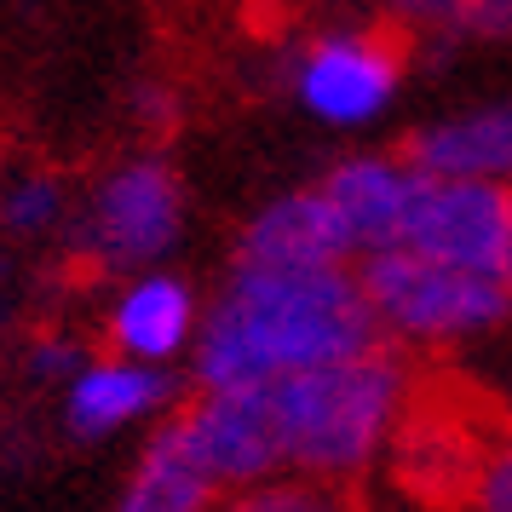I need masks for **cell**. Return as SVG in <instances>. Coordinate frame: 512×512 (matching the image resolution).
Returning a JSON list of instances; mask_svg holds the SVG:
<instances>
[{
	"mask_svg": "<svg viewBox=\"0 0 512 512\" xmlns=\"http://www.w3.org/2000/svg\"><path fill=\"white\" fill-rule=\"evenodd\" d=\"M380 346L357 265H305V271H242L202 305V334L190 351L196 392L271 386L288 374L323 369Z\"/></svg>",
	"mask_w": 512,
	"mask_h": 512,
	"instance_id": "cell-1",
	"label": "cell"
},
{
	"mask_svg": "<svg viewBox=\"0 0 512 512\" xmlns=\"http://www.w3.org/2000/svg\"><path fill=\"white\" fill-rule=\"evenodd\" d=\"M265 409L277 426L282 472L351 489L380 461H392V443L415 409V369L397 346L380 340L357 357L271 380Z\"/></svg>",
	"mask_w": 512,
	"mask_h": 512,
	"instance_id": "cell-2",
	"label": "cell"
},
{
	"mask_svg": "<svg viewBox=\"0 0 512 512\" xmlns=\"http://www.w3.org/2000/svg\"><path fill=\"white\" fill-rule=\"evenodd\" d=\"M357 282L380 340L397 351H443L478 340L512 317V294L495 271H461L443 259L386 248L357 259Z\"/></svg>",
	"mask_w": 512,
	"mask_h": 512,
	"instance_id": "cell-3",
	"label": "cell"
},
{
	"mask_svg": "<svg viewBox=\"0 0 512 512\" xmlns=\"http://www.w3.org/2000/svg\"><path fill=\"white\" fill-rule=\"evenodd\" d=\"M185 236V185L162 156H133L98 179L93 202L75 225V248L98 271L139 277L156 271Z\"/></svg>",
	"mask_w": 512,
	"mask_h": 512,
	"instance_id": "cell-4",
	"label": "cell"
},
{
	"mask_svg": "<svg viewBox=\"0 0 512 512\" xmlns=\"http://www.w3.org/2000/svg\"><path fill=\"white\" fill-rule=\"evenodd\" d=\"M403 87V47L386 29H334L294 58V98L323 127H369Z\"/></svg>",
	"mask_w": 512,
	"mask_h": 512,
	"instance_id": "cell-5",
	"label": "cell"
},
{
	"mask_svg": "<svg viewBox=\"0 0 512 512\" xmlns=\"http://www.w3.org/2000/svg\"><path fill=\"white\" fill-rule=\"evenodd\" d=\"M167 420H173V432L190 449V461L208 472V484L219 495L282 472V449H277L271 409H265V386L196 392V403L173 409Z\"/></svg>",
	"mask_w": 512,
	"mask_h": 512,
	"instance_id": "cell-6",
	"label": "cell"
},
{
	"mask_svg": "<svg viewBox=\"0 0 512 512\" xmlns=\"http://www.w3.org/2000/svg\"><path fill=\"white\" fill-rule=\"evenodd\" d=\"M507 213H512V190L420 173L415 202H409V225H403V248L443 259V265H461V271H495L501 277Z\"/></svg>",
	"mask_w": 512,
	"mask_h": 512,
	"instance_id": "cell-7",
	"label": "cell"
},
{
	"mask_svg": "<svg viewBox=\"0 0 512 512\" xmlns=\"http://www.w3.org/2000/svg\"><path fill=\"white\" fill-rule=\"evenodd\" d=\"M196 334H202V300L185 277H173L162 265L127 277L104 305V346L133 363L173 369L179 357L196 351Z\"/></svg>",
	"mask_w": 512,
	"mask_h": 512,
	"instance_id": "cell-8",
	"label": "cell"
},
{
	"mask_svg": "<svg viewBox=\"0 0 512 512\" xmlns=\"http://www.w3.org/2000/svg\"><path fill=\"white\" fill-rule=\"evenodd\" d=\"M415 185H420V167L409 156H351L317 190L328 196V208L346 231L351 259H369V254H386V248H403Z\"/></svg>",
	"mask_w": 512,
	"mask_h": 512,
	"instance_id": "cell-9",
	"label": "cell"
},
{
	"mask_svg": "<svg viewBox=\"0 0 512 512\" xmlns=\"http://www.w3.org/2000/svg\"><path fill=\"white\" fill-rule=\"evenodd\" d=\"M231 265L242 271H305V265H351L346 231L328 208V196L317 185L311 190H288L277 202L242 225L236 236V254Z\"/></svg>",
	"mask_w": 512,
	"mask_h": 512,
	"instance_id": "cell-10",
	"label": "cell"
},
{
	"mask_svg": "<svg viewBox=\"0 0 512 512\" xmlns=\"http://www.w3.org/2000/svg\"><path fill=\"white\" fill-rule=\"evenodd\" d=\"M173 397H179L173 369L104 351V357H87L75 369V380L64 386V415L81 438H110V432L173 415Z\"/></svg>",
	"mask_w": 512,
	"mask_h": 512,
	"instance_id": "cell-11",
	"label": "cell"
},
{
	"mask_svg": "<svg viewBox=\"0 0 512 512\" xmlns=\"http://www.w3.org/2000/svg\"><path fill=\"white\" fill-rule=\"evenodd\" d=\"M489 426H461L455 409H432L426 397L415 392V409L403 420V432L392 443V466L403 472L409 489H426V501H461L466 507V489L484 466L489 449Z\"/></svg>",
	"mask_w": 512,
	"mask_h": 512,
	"instance_id": "cell-12",
	"label": "cell"
},
{
	"mask_svg": "<svg viewBox=\"0 0 512 512\" xmlns=\"http://www.w3.org/2000/svg\"><path fill=\"white\" fill-rule=\"evenodd\" d=\"M403 156L438 179H478V185L512 190V98L426 121Z\"/></svg>",
	"mask_w": 512,
	"mask_h": 512,
	"instance_id": "cell-13",
	"label": "cell"
},
{
	"mask_svg": "<svg viewBox=\"0 0 512 512\" xmlns=\"http://www.w3.org/2000/svg\"><path fill=\"white\" fill-rule=\"evenodd\" d=\"M219 489L208 484V472L190 461V449L179 443L173 420L150 432V443L133 461V478L121 484L110 512H213Z\"/></svg>",
	"mask_w": 512,
	"mask_h": 512,
	"instance_id": "cell-14",
	"label": "cell"
},
{
	"mask_svg": "<svg viewBox=\"0 0 512 512\" xmlns=\"http://www.w3.org/2000/svg\"><path fill=\"white\" fill-rule=\"evenodd\" d=\"M397 18L438 41H512V0H397Z\"/></svg>",
	"mask_w": 512,
	"mask_h": 512,
	"instance_id": "cell-15",
	"label": "cell"
},
{
	"mask_svg": "<svg viewBox=\"0 0 512 512\" xmlns=\"http://www.w3.org/2000/svg\"><path fill=\"white\" fill-rule=\"evenodd\" d=\"M213 512H357L346 484H323V478H300V472H277L248 489H225Z\"/></svg>",
	"mask_w": 512,
	"mask_h": 512,
	"instance_id": "cell-16",
	"label": "cell"
},
{
	"mask_svg": "<svg viewBox=\"0 0 512 512\" xmlns=\"http://www.w3.org/2000/svg\"><path fill=\"white\" fill-rule=\"evenodd\" d=\"M64 208H70V196H64V185L47 179V173H29V179H18V185L0 196V219H6L12 231H29V236L52 231V225L64 219Z\"/></svg>",
	"mask_w": 512,
	"mask_h": 512,
	"instance_id": "cell-17",
	"label": "cell"
},
{
	"mask_svg": "<svg viewBox=\"0 0 512 512\" xmlns=\"http://www.w3.org/2000/svg\"><path fill=\"white\" fill-rule=\"evenodd\" d=\"M466 512H512V426L489 438L484 466L466 489Z\"/></svg>",
	"mask_w": 512,
	"mask_h": 512,
	"instance_id": "cell-18",
	"label": "cell"
},
{
	"mask_svg": "<svg viewBox=\"0 0 512 512\" xmlns=\"http://www.w3.org/2000/svg\"><path fill=\"white\" fill-rule=\"evenodd\" d=\"M81 363H87V351L75 346V340H35L29 346V369L41 374V380H58V386H70Z\"/></svg>",
	"mask_w": 512,
	"mask_h": 512,
	"instance_id": "cell-19",
	"label": "cell"
},
{
	"mask_svg": "<svg viewBox=\"0 0 512 512\" xmlns=\"http://www.w3.org/2000/svg\"><path fill=\"white\" fill-rule=\"evenodd\" d=\"M501 282H507V294H512V213H507V248H501Z\"/></svg>",
	"mask_w": 512,
	"mask_h": 512,
	"instance_id": "cell-20",
	"label": "cell"
}]
</instances>
